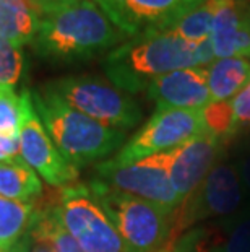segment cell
Returning <instances> with one entry per match:
<instances>
[{"instance_id":"6da1fadb","label":"cell","mask_w":250,"mask_h":252,"mask_svg":"<svg viewBox=\"0 0 250 252\" xmlns=\"http://www.w3.org/2000/svg\"><path fill=\"white\" fill-rule=\"evenodd\" d=\"M127 39L93 0H82L58 12L42 15L31 42L41 59L56 63L89 61Z\"/></svg>"},{"instance_id":"7a4b0ae2","label":"cell","mask_w":250,"mask_h":252,"mask_svg":"<svg viewBox=\"0 0 250 252\" xmlns=\"http://www.w3.org/2000/svg\"><path fill=\"white\" fill-rule=\"evenodd\" d=\"M190 67H201L198 46L180 39L172 31L129 37L103 59L108 80L129 94L146 91L161 75Z\"/></svg>"},{"instance_id":"3957f363","label":"cell","mask_w":250,"mask_h":252,"mask_svg":"<svg viewBox=\"0 0 250 252\" xmlns=\"http://www.w3.org/2000/svg\"><path fill=\"white\" fill-rule=\"evenodd\" d=\"M42 126L68 163L84 168L125 145L127 132L108 127L65 103L49 85L31 91Z\"/></svg>"},{"instance_id":"277c9868","label":"cell","mask_w":250,"mask_h":252,"mask_svg":"<svg viewBox=\"0 0 250 252\" xmlns=\"http://www.w3.org/2000/svg\"><path fill=\"white\" fill-rule=\"evenodd\" d=\"M88 187L119 233L124 252H156L167 244L172 212L96 178L88 182Z\"/></svg>"},{"instance_id":"5b68a950","label":"cell","mask_w":250,"mask_h":252,"mask_svg":"<svg viewBox=\"0 0 250 252\" xmlns=\"http://www.w3.org/2000/svg\"><path fill=\"white\" fill-rule=\"evenodd\" d=\"M246 190L236 164L221 158L200 186L174 210L166 249L171 248L172 241L175 243L195 226L236 215L246 208Z\"/></svg>"},{"instance_id":"8992f818","label":"cell","mask_w":250,"mask_h":252,"mask_svg":"<svg viewBox=\"0 0 250 252\" xmlns=\"http://www.w3.org/2000/svg\"><path fill=\"white\" fill-rule=\"evenodd\" d=\"M47 85L72 108L108 127L127 132L143 119L135 98L96 75H68Z\"/></svg>"},{"instance_id":"52a82bcc","label":"cell","mask_w":250,"mask_h":252,"mask_svg":"<svg viewBox=\"0 0 250 252\" xmlns=\"http://www.w3.org/2000/svg\"><path fill=\"white\" fill-rule=\"evenodd\" d=\"M206 132L203 109L156 108L140 130L119 150L114 163L129 164L169 152Z\"/></svg>"},{"instance_id":"ba28073f","label":"cell","mask_w":250,"mask_h":252,"mask_svg":"<svg viewBox=\"0 0 250 252\" xmlns=\"http://www.w3.org/2000/svg\"><path fill=\"white\" fill-rule=\"evenodd\" d=\"M56 210L63 228L84 252H124L119 233L88 184L62 187Z\"/></svg>"},{"instance_id":"9c48e42d","label":"cell","mask_w":250,"mask_h":252,"mask_svg":"<svg viewBox=\"0 0 250 252\" xmlns=\"http://www.w3.org/2000/svg\"><path fill=\"white\" fill-rule=\"evenodd\" d=\"M94 178L172 213L182 203L169 179L166 152L129 164L114 163L112 159L101 161L94 168Z\"/></svg>"},{"instance_id":"30bf717a","label":"cell","mask_w":250,"mask_h":252,"mask_svg":"<svg viewBox=\"0 0 250 252\" xmlns=\"http://www.w3.org/2000/svg\"><path fill=\"white\" fill-rule=\"evenodd\" d=\"M20 96L21 124L18 137L21 157L47 184L54 187L72 186L78 179V169L62 157L46 127L42 126L33 104L31 91L25 88Z\"/></svg>"},{"instance_id":"8fae6325","label":"cell","mask_w":250,"mask_h":252,"mask_svg":"<svg viewBox=\"0 0 250 252\" xmlns=\"http://www.w3.org/2000/svg\"><path fill=\"white\" fill-rule=\"evenodd\" d=\"M125 37L169 31L206 0H93Z\"/></svg>"},{"instance_id":"7c38bea8","label":"cell","mask_w":250,"mask_h":252,"mask_svg":"<svg viewBox=\"0 0 250 252\" xmlns=\"http://www.w3.org/2000/svg\"><path fill=\"white\" fill-rule=\"evenodd\" d=\"M224 143V140L206 130L180 147L166 152L169 179L182 202L222 158Z\"/></svg>"},{"instance_id":"4fadbf2b","label":"cell","mask_w":250,"mask_h":252,"mask_svg":"<svg viewBox=\"0 0 250 252\" xmlns=\"http://www.w3.org/2000/svg\"><path fill=\"white\" fill-rule=\"evenodd\" d=\"M172 252H250V207L192 228L175 241Z\"/></svg>"},{"instance_id":"5bb4252c","label":"cell","mask_w":250,"mask_h":252,"mask_svg":"<svg viewBox=\"0 0 250 252\" xmlns=\"http://www.w3.org/2000/svg\"><path fill=\"white\" fill-rule=\"evenodd\" d=\"M148 98L156 108L205 109L211 104L206 67H190L161 75L148 87Z\"/></svg>"},{"instance_id":"9a60e30c","label":"cell","mask_w":250,"mask_h":252,"mask_svg":"<svg viewBox=\"0 0 250 252\" xmlns=\"http://www.w3.org/2000/svg\"><path fill=\"white\" fill-rule=\"evenodd\" d=\"M39 25L41 15L31 0H0V36L10 44H31Z\"/></svg>"},{"instance_id":"2e32d148","label":"cell","mask_w":250,"mask_h":252,"mask_svg":"<svg viewBox=\"0 0 250 252\" xmlns=\"http://www.w3.org/2000/svg\"><path fill=\"white\" fill-rule=\"evenodd\" d=\"M208 70V88L211 103L229 101L250 83V59L227 57L216 59Z\"/></svg>"},{"instance_id":"e0dca14e","label":"cell","mask_w":250,"mask_h":252,"mask_svg":"<svg viewBox=\"0 0 250 252\" xmlns=\"http://www.w3.org/2000/svg\"><path fill=\"white\" fill-rule=\"evenodd\" d=\"M241 3L237 0H218L210 37L216 59L237 57V41L241 34Z\"/></svg>"},{"instance_id":"ac0fdd59","label":"cell","mask_w":250,"mask_h":252,"mask_svg":"<svg viewBox=\"0 0 250 252\" xmlns=\"http://www.w3.org/2000/svg\"><path fill=\"white\" fill-rule=\"evenodd\" d=\"M41 192L42 182L39 176L26 161L0 163V195L33 203Z\"/></svg>"},{"instance_id":"d6986e66","label":"cell","mask_w":250,"mask_h":252,"mask_svg":"<svg viewBox=\"0 0 250 252\" xmlns=\"http://www.w3.org/2000/svg\"><path fill=\"white\" fill-rule=\"evenodd\" d=\"M34 202L25 203L0 195V252H10L28 231Z\"/></svg>"},{"instance_id":"ffe728a7","label":"cell","mask_w":250,"mask_h":252,"mask_svg":"<svg viewBox=\"0 0 250 252\" xmlns=\"http://www.w3.org/2000/svg\"><path fill=\"white\" fill-rule=\"evenodd\" d=\"M216 7H218V0H206L200 7H196L189 15H185V17L180 20L177 25H174V28L169 31H172L180 39L187 41L194 46L203 44V42L210 41V37H211Z\"/></svg>"},{"instance_id":"44dd1931","label":"cell","mask_w":250,"mask_h":252,"mask_svg":"<svg viewBox=\"0 0 250 252\" xmlns=\"http://www.w3.org/2000/svg\"><path fill=\"white\" fill-rule=\"evenodd\" d=\"M25 70V56L21 47L10 44L0 36V87L15 88Z\"/></svg>"},{"instance_id":"7402d4cb","label":"cell","mask_w":250,"mask_h":252,"mask_svg":"<svg viewBox=\"0 0 250 252\" xmlns=\"http://www.w3.org/2000/svg\"><path fill=\"white\" fill-rule=\"evenodd\" d=\"M21 124V96L13 88L0 87V135L17 137Z\"/></svg>"},{"instance_id":"603a6c76","label":"cell","mask_w":250,"mask_h":252,"mask_svg":"<svg viewBox=\"0 0 250 252\" xmlns=\"http://www.w3.org/2000/svg\"><path fill=\"white\" fill-rule=\"evenodd\" d=\"M42 226L51 236L52 243L56 246L57 252H84L80 244L72 238V234L63 228L60 218L57 215L56 207H47L38 212Z\"/></svg>"},{"instance_id":"cb8c5ba5","label":"cell","mask_w":250,"mask_h":252,"mask_svg":"<svg viewBox=\"0 0 250 252\" xmlns=\"http://www.w3.org/2000/svg\"><path fill=\"white\" fill-rule=\"evenodd\" d=\"M10 252H57L51 236L42 226L38 212H34L33 218H31L28 231Z\"/></svg>"},{"instance_id":"d4e9b609","label":"cell","mask_w":250,"mask_h":252,"mask_svg":"<svg viewBox=\"0 0 250 252\" xmlns=\"http://www.w3.org/2000/svg\"><path fill=\"white\" fill-rule=\"evenodd\" d=\"M231 128L229 140L250 128V83L237 96L229 99Z\"/></svg>"},{"instance_id":"484cf974","label":"cell","mask_w":250,"mask_h":252,"mask_svg":"<svg viewBox=\"0 0 250 252\" xmlns=\"http://www.w3.org/2000/svg\"><path fill=\"white\" fill-rule=\"evenodd\" d=\"M236 164V168L239 171V176H241L244 190H246V197L247 200H250V142L244 147L239 148V152L236 155V159L232 161ZM250 207V205H247Z\"/></svg>"},{"instance_id":"4316f807","label":"cell","mask_w":250,"mask_h":252,"mask_svg":"<svg viewBox=\"0 0 250 252\" xmlns=\"http://www.w3.org/2000/svg\"><path fill=\"white\" fill-rule=\"evenodd\" d=\"M25 161L20 150V137L0 135V163Z\"/></svg>"},{"instance_id":"83f0119b","label":"cell","mask_w":250,"mask_h":252,"mask_svg":"<svg viewBox=\"0 0 250 252\" xmlns=\"http://www.w3.org/2000/svg\"><path fill=\"white\" fill-rule=\"evenodd\" d=\"M33 5L36 7V10L39 12V15H49V13H54L58 12L62 8H67L70 5H75L82 0H31Z\"/></svg>"},{"instance_id":"f1b7e54d","label":"cell","mask_w":250,"mask_h":252,"mask_svg":"<svg viewBox=\"0 0 250 252\" xmlns=\"http://www.w3.org/2000/svg\"><path fill=\"white\" fill-rule=\"evenodd\" d=\"M239 3H246V2H250V0H237Z\"/></svg>"}]
</instances>
